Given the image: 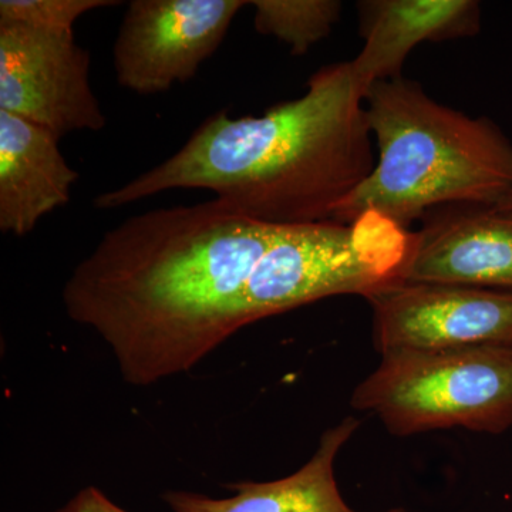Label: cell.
<instances>
[{"instance_id":"1","label":"cell","mask_w":512,"mask_h":512,"mask_svg":"<svg viewBox=\"0 0 512 512\" xmlns=\"http://www.w3.org/2000/svg\"><path fill=\"white\" fill-rule=\"evenodd\" d=\"M279 228L218 198L134 215L73 269L64 309L131 386L190 372L244 328L245 289Z\"/></svg>"},{"instance_id":"2","label":"cell","mask_w":512,"mask_h":512,"mask_svg":"<svg viewBox=\"0 0 512 512\" xmlns=\"http://www.w3.org/2000/svg\"><path fill=\"white\" fill-rule=\"evenodd\" d=\"M367 90L352 60L323 66L303 96L262 116L218 111L177 153L94 205L114 210L164 191L207 190L274 227L332 220L376 165Z\"/></svg>"},{"instance_id":"3","label":"cell","mask_w":512,"mask_h":512,"mask_svg":"<svg viewBox=\"0 0 512 512\" xmlns=\"http://www.w3.org/2000/svg\"><path fill=\"white\" fill-rule=\"evenodd\" d=\"M365 107L376 165L333 221L375 211L409 229L434 208L498 204L512 191V143L493 120L444 106L403 76L373 83Z\"/></svg>"},{"instance_id":"4","label":"cell","mask_w":512,"mask_h":512,"mask_svg":"<svg viewBox=\"0 0 512 512\" xmlns=\"http://www.w3.org/2000/svg\"><path fill=\"white\" fill-rule=\"evenodd\" d=\"M350 404L375 414L394 436L512 427V343L383 353Z\"/></svg>"},{"instance_id":"5","label":"cell","mask_w":512,"mask_h":512,"mask_svg":"<svg viewBox=\"0 0 512 512\" xmlns=\"http://www.w3.org/2000/svg\"><path fill=\"white\" fill-rule=\"evenodd\" d=\"M413 232L369 211L350 222L279 228L242 298L244 326L338 295L363 298L403 281Z\"/></svg>"},{"instance_id":"6","label":"cell","mask_w":512,"mask_h":512,"mask_svg":"<svg viewBox=\"0 0 512 512\" xmlns=\"http://www.w3.org/2000/svg\"><path fill=\"white\" fill-rule=\"evenodd\" d=\"M0 110L59 138L107 124L76 37L18 23L0 22Z\"/></svg>"},{"instance_id":"7","label":"cell","mask_w":512,"mask_h":512,"mask_svg":"<svg viewBox=\"0 0 512 512\" xmlns=\"http://www.w3.org/2000/svg\"><path fill=\"white\" fill-rule=\"evenodd\" d=\"M244 0H133L114 42L123 89L157 94L190 82L224 42Z\"/></svg>"},{"instance_id":"8","label":"cell","mask_w":512,"mask_h":512,"mask_svg":"<svg viewBox=\"0 0 512 512\" xmlns=\"http://www.w3.org/2000/svg\"><path fill=\"white\" fill-rule=\"evenodd\" d=\"M366 301L380 355L512 343V291L400 281Z\"/></svg>"},{"instance_id":"9","label":"cell","mask_w":512,"mask_h":512,"mask_svg":"<svg viewBox=\"0 0 512 512\" xmlns=\"http://www.w3.org/2000/svg\"><path fill=\"white\" fill-rule=\"evenodd\" d=\"M403 281L512 291V211L460 202L427 212Z\"/></svg>"},{"instance_id":"10","label":"cell","mask_w":512,"mask_h":512,"mask_svg":"<svg viewBox=\"0 0 512 512\" xmlns=\"http://www.w3.org/2000/svg\"><path fill=\"white\" fill-rule=\"evenodd\" d=\"M357 9L365 45L352 63L369 87L402 77L407 56L421 43L466 39L481 28L480 3L473 0H365Z\"/></svg>"},{"instance_id":"11","label":"cell","mask_w":512,"mask_h":512,"mask_svg":"<svg viewBox=\"0 0 512 512\" xmlns=\"http://www.w3.org/2000/svg\"><path fill=\"white\" fill-rule=\"evenodd\" d=\"M59 137L0 110V229L25 237L40 220L70 201L79 173L59 148Z\"/></svg>"},{"instance_id":"12","label":"cell","mask_w":512,"mask_h":512,"mask_svg":"<svg viewBox=\"0 0 512 512\" xmlns=\"http://www.w3.org/2000/svg\"><path fill=\"white\" fill-rule=\"evenodd\" d=\"M360 421L345 417L320 437L315 454L291 476L268 483L242 481L227 485L234 495L211 498L188 491H167L165 503L174 512H357L340 494L335 460L352 439ZM384 512H406L402 508Z\"/></svg>"},{"instance_id":"13","label":"cell","mask_w":512,"mask_h":512,"mask_svg":"<svg viewBox=\"0 0 512 512\" xmlns=\"http://www.w3.org/2000/svg\"><path fill=\"white\" fill-rule=\"evenodd\" d=\"M249 5L256 32L281 40L295 56L326 39L342 13L336 0H254Z\"/></svg>"},{"instance_id":"14","label":"cell","mask_w":512,"mask_h":512,"mask_svg":"<svg viewBox=\"0 0 512 512\" xmlns=\"http://www.w3.org/2000/svg\"><path fill=\"white\" fill-rule=\"evenodd\" d=\"M117 5L116 0H2L0 22L74 35V25L83 15Z\"/></svg>"},{"instance_id":"15","label":"cell","mask_w":512,"mask_h":512,"mask_svg":"<svg viewBox=\"0 0 512 512\" xmlns=\"http://www.w3.org/2000/svg\"><path fill=\"white\" fill-rule=\"evenodd\" d=\"M53 512H127L107 497L97 487H86L74 495L72 500Z\"/></svg>"},{"instance_id":"16","label":"cell","mask_w":512,"mask_h":512,"mask_svg":"<svg viewBox=\"0 0 512 512\" xmlns=\"http://www.w3.org/2000/svg\"><path fill=\"white\" fill-rule=\"evenodd\" d=\"M497 205H500L501 208H505V210L512 211V191L510 192V194L505 195L503 200L498 202Z\"/></svg>"}]
</instances>
